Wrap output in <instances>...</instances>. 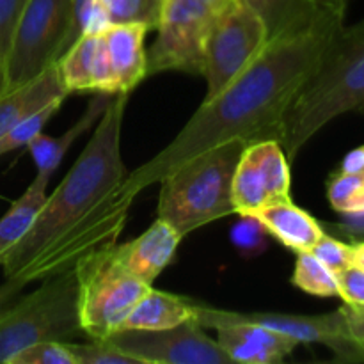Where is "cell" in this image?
Here are the masks:
<instances>
[{
    "label": "cell",
    "instance_id": "1",
    "mask_svg": "<svg viewBox=\"0 0 364 364\" xmlns=\"http://www.w3.org/2000/svg\"><path fill=\"white\" fill-rule=\"evenodd\" d=\"M343 21L329 13L306 31L270 39L224 91L201 103L162 151L127 174L121 191L135 199L192 156L228 141H279L284 112Z\"/></svg>",
    "mask_w": 364,
    "mask_h": 364
},
{
    "label": "cell",
    "instance_id": "2",
    "mask_svg": "<svg viewBox=\"0 0 364 364\" xmlns=\"http://www.w3.org/2000/svg\"><path fill=\"white\" fill-rule=\"evenodd\" d=\"M127 103V92L110 98L84 151L0 265L4 276L25 284L43 281L75 269L85 255L119 237L134 201L121 191L127 178L121 159Z\"/></svg>",
    "mask_w": 364,
    "mask_h": 364
},
{
    "label": "cell",
    "instance_id": "3",
    "mask_svg": "<svg viewBox=\"0 0 364 364\" xmlns=\"http://www.w3.org/2000/svg\"><path fill=\"white\" fill-rule=\"evenodd\" d=\"M347 112H364V20L341 25L283 116L279 142L295 160L306 142Z\"/></svg>",
    "mask_w": 364,
    "mask_h": 364
},
{
    "label": "cell",
    "instance_id": "4",
    "mask_svg": "<svg viewBox=\"0 0 364 364\" xmlns=\"http://www.w3.org/2000/svg\"><path fill=\"white\" fill-rule=\"evenodd\" d=\"M245 146L244 141H228L167 173L159 181L156 219L169 223L185 238L194 230L233 215L231 183Z\"/></svg>",
    "mask_w": 364,
    "mask_h": 364
},
{
    "label": "cell",
    "instance_id": "5",
    "mask_svg": "<svg viewBox=\"0 0 364 364\" xmlns=\"http://www.w3.org/2000/svg\"><path fill=\"white\" fill-rule=\"evenodd\" d=\"M82 333L75 270L48 276L0 315V364H11L41 341H70Z\"/></svg>",
    "mask_w": 364,
    "mask_h": 364
},
{
    "label": "cell",
    "instance_id": "6",
    "mask_svg": "<svg viewBox=\"0 0 364 364\" xmlns=\"http://www.w3.org/2000/svg\"><path fill=\"white\" fill-rule=\"evenodd\" d=\"M114 244L91 251L73 269L78 284L80 327L91 340H103L121 329L132 308L153 287L121 265Z\"/></svg>",
    "mask_w": 364,
    "mask_h": 364
},
{
    "label": "cell",
    "instance_id": "7",
    "mask_svg": "<svg viewBox=\"0 0 364 364\" xmlns=\"http://www.w3.org/2000/svg\"><path fill=\"white\" fill-rule=\"evenodd\" d=\"M71 0H27L6 57L9 91L52 68L68 48Z\"/></svg>",
    "mask_w": 364,
    "mask_h": 364
},
{
    "label": "cell",
    "instance_id": "8",
    "mask_svg": "<svg viewBox=\"0 0 364 364\" xmlns=\"http://www.w3.org/2000/svg\"><path fill=\"white\" fill-rule=\"evenodd\" d=\"M269 45L265 23L244 0H235L215 14L205 48V100L228 87Z\"/></svg>",
    "mask_w": 364,
    "mask_h": 364
},
{
    "label": "cell",
    "instance_id": "9",
    "mask_svg": "<svg viewBox=\"0 0 364 364\" xmlns=\"http://www.w3.org/2000/svg\"><path fill=\"white\" fill-rule=\"evenodd\" d=\"M215 13L201 0H164L156 39L148 50V77L164 71L201 75Z\"/></svg>",
    "mask_w": 364,
    "mask_h": 364
},
{
    "label": "cell",
    "instance_id": "10",
    "mask_svg": "<svg viewBox=\"0 0 364 364\" xmlns=\"http://www.w3.org/2000/svg\"><path fill=\"white\" fill-rule=\"evenodd\" d=\"M103 340L141 364H233L196 320L160 331L119 329Z\"/></svg>",
    "mask_w": 364,
    "mask_h": 364
},
{
    "label": "cell",
    "instance_id": "11",
    "mask_svg": "<svg viewBox=\"0 0 364 364\" xmlns=\"http://www.w3.org/2000/svg\"><path fill=\"white\" fill-rule=\"evenodd\" d=\"M194 320L210 329L217 320H240L259 323L301 343H322L334 352L338 361L347 363L354 340H350L340 309L326 315H287V313H242L212 308L194 301Z\"/></svg>",
    "mask_w": 364,
    "mask_h": 364
},
{
    "label": "cell",
    "instance_id": "12",
    "mask_svg": "<svg viewBox=\"0 0 364 364\" xmlns=\"http://www.w3.org/2000/svg\"><path fill=\"white\" fill-rule=\"evenodd\" d=\"M57 75L68 95L103 92L117 95L116 78L107 57L102 32L84 34L75 39L57 59Z\"/></svg>",
    "mask_w": 364,
    "mask_h": 364
},
{
    "label": "cell",
    "instance_id": "13",
    "mask_svg": "<svg viewBox=\"0 0 364 364\" xmlns=\"http://www.w3.org/2000/svg\"><path fill=\"white\" fill-rule=\"evenodd\" d=\"M210 329H215L217 343L233 364H276L284 361L299 347L295 340L259 323L217 320Z\"/></svg>",
    "mask_w": 364,
    "mask_h": 364
},
{
    "label": "cell",
    "instance_id": "14",
    "mask_svg": "<svg viewBox=\"0 0 364 364\" xmlns=\"http://www.w3.org/2000/svg\"><path fill=\"white\" fill-rule=\"evenodd\" d=\"M180 233L162 219H156L142 235L124 244H114V252L121 265L144 283L153 281L173 262L180 242Z\"/></svg>",
    "mask_w": 364,
    "mask_h": 364
},
{
    "label": "cell",
    "instance_id": "15",
    "mask_svg": "<svg viewBox=\"0 0 364 364\" xmlns=\"http://www.w3.org/2000/svg\"><path fill=\"white\" fill-rule=\"evenodd\" d=\"M148 32L149 28L141 23L109 25L102 32L117 95H130L148 77V52L144 46Z\"/></svg>",
    "mask_w": 364,
    "mask_h": 364
},
{
    "label": "cell",
    "instance_id": "16",
    "mask_svg": "<svg viewBox=\"0 0 364 364\" xmlns=\"http://www.w3.org/2000/svg\"><path fill=\"white\" fill-rule=\"evenodd\" d=\"M256 219L265 226L269 235L284 247L297 252L311 251L323 237V228L306 210L290 199L272 201L255 213Z\"/></svg>",
    "mask_w": 364,
    "mask_h": 364
},
{
    "label": "cell",
    "instance_id": "17",
    "mask_svg": "<svg viewBox=\"0 0 364 364\" xmlns=\"http://www.w3.org/2000/svg\"><path fill=\"white\" fill-rule=\"evenodd\" d=\"M68 95L57 75L55 64L39 77L16 89H11L0 98V137L11 130L18 121L48 105L53 100H66Z\"/></svg>",
    "mask_w": 364,
    "mask_h": 364
},
{
    "label": "cell",
    "instance_id": "18",
    "mask_svg": "<svg viewBox=\"0 0 364 364\" xmlns=\"http://www.w3.org/2000/svg\"><path fill=\"white\" fill-rule=\"evenodd\" d=\"M112 96L114 95L96 92L95 98L89 102L87 109L82 114L80 119H78L70 130L64 132L60 137H48V135H45L41 132V134L36 135V137L25 146V148L28 149V153H31L32 160H34L38 174L52 178V174L59 169L64 155H66L68 149L73 146V142L77 141L78 137H82L92 124L98 123V119L102 117L103 110L109 105Z\"/></svg>",
    "mask_w": 364,
    "mask_h": 364
},
{
    "label": "cell",
    "instance_id": "19",
    "mask_svg": "<svg viewBox=\"0 0 364 364\" xmlns=\"http://www.w3.org/2000/svg\"><path fill=\"white\" fill-rule=\"evenodd\" d=\"M187 320H194V301L151 287L132 308L121 329L160 331L180 326Z\"/></svg>",
    "mask_w": 364,
    "mask_h": 364
},
{
    "label": "cell",
    "instance_id": "20",
    "mask_svg": "<svg viewBox=\"0 0 364 364\" xmlns=\"http://www.w3.org/2000/svg\"><path fill=\"white\" fill-rule=\"evenodd\" d=\"M265 23L270 39L297 34L313 27L331 11L322 9L316 0H244ZM336 14V13H333Z\"/></svg>",
    "mask_w": 364,
    "mask_h": 364
},
{
    "label": "cell",
    "instance_id": "21",
    "mask_svg": "<svg viewBox=\"0 0 364 364\" xmlns=\"http://www.w3.org/2000/svg\"><path fill=\"white\" fill-rule=\"evenodd\" d=\"M48 183L50 176L36 174L32 183L25 188L23 194L11 205L6 215L0 219V265L34 224L43 203L46 201V196H48L46 194Z\"/></svg>",
    "mask_w": 364,
    "mask_h": 364
},
{
    "label": "cell",
    "instance_id": "22",
    "mask_svg": "<svg viewBox=\"0 0 364 364\" xmlns=\"http://www.w3.org/2000/svg\"><path fill=\"white\" fill-rule=\"evenodd\" d=\"M291 283L315 297H340L336 272L323 265L311 251L297 252Z\"/></svg>",
    "mask_w": 364,
    "mask_h": 364
},
{
    "label": "cell",
    "instance_id": "23",
    "mask_svg": "<svg viewBox=\"0 0 364 364\" xmlns=\"http://www.w3.org/2000/svg\"><path fill=\"white\" fill-rule=\"evenodd\" d=\"M110 25L141 23L156 28L164 0H100Z\"/></svg>",
    "mask_w": 364,
    "mask_h": 364
},
{
    "label": "cell",
    "instance_id": "24",
    "mask_svg": "<svg viewBox=\"0 0 364 364\" xmlns=\"http://www.w3.org/2000/svg\"><path fill=\"white\" fill-rule=\"evenodd\" d=\"M327 198L341 215L364 213V176L340 171L327 183Z\"/></svg>",
    "mask_w": 364,
    "mask_h": 364
},
{
    "label": "cell",
    "instance_id": "25",
    "mask_svg": "<svg viewBox=\"0 0 364 364\" xmlns=\"http://www.w3.org/2000/svg\"><path fill=\"white\" fill-rule=\"evenodd\" d=\"M63 102V98L53 100L48 105L41 107L39 110H36V112L28 114V116L23 117L21 121H18L7 134H4L2 137H0V156L21 148V146H27L36 135L41 134L43 128H45L46 123L50 121V117L60 109Z\"/></svg>",
    "mask_w": 364,
    "mask_h": 364
},
{
    "label": "cell",
    "instance_id": "26",
    "mask_svg": "<svg viewBox=\"0 0 364 364\" xmlns=\"http://www.w3.org/2000/svg\"><path fill=\"white\" fill-rule=\"evenodd\" d=\"M109 25V18H107L105 9H103L100 0H71V23L68 46L84 34H100Z\"/></svg>",
    "mask_w": 364,
    "mask_h": 364
},
{
    "label": "cell",
    "instance_id": "27",
    "mask_svg": "<svg viewBox=\"0 0 364 364\" xmlns=\"http://www.w3.org/2000/svg\"><path fill=\"white\" fill-rule=\"evenodd\" d=\"M231 242L245 258H255L269 247V231L255 215H238V223L231 228Z\"/></svg>",
    "mask_w": 364,
    "mask_h": 364
},
{
    "label": "cell",
    "instance_id": "28",
    "mask_svg": "<svg viewBox=\"0 0 364 364\" xmlns=\"http://www.w3.org/2000/svg\"><path fill=\"white\" fill-rule=\"evenodd\" d=\"M77 364H141L134 355L119 350L105 340H91L89 343L66 341Z\"/></svg>",
    "mask_w": 364,
    "mask_h": 364
},
{
    "label": "cell",
    "instance_id": "29",
    "mask_svg": "<svg viewBox=\"0 0 364 364\" xmlns=\"http://www.w3.org/2000/svg\"><path fill=\"white\" fill-rule=\"evenodd\" d=\"M11 364H77L66 341H41L25 348Z\"/></svg>",
    "mask_w": 364,
    "mask_h": 364
},
{
    "label": "cell",
    "instance_id": "30",
    "mask_svg": "<svg viewBox=\"0 0 364 364\" xmlns=\"http://www.w3.org/2000/svg\"><path fill=\"white\" fill-rule=\"evenodd\" d=\"M311 252L336 274L354 265V244H345L327 233H323V237L316 242Z\"/></svg>",
    "mask_w": 364,
    "mask_h": 364
},
{
    "label": "cell",
    "instance_id": "31",
    "mask_svg": "<svg viewBox=\"0 0 364 364\" xmlns=\"http://www.w3.org/2000/svg\"><path fill=\"white\" fill-rule=\"evenodd\" d=\"M27 0H0V59L6 63L14 31Z\"/></svg>",
    "mask_w": 364,
    "mask_h": 364
},
{
    "label": "cell",
    "instance_id": "32",
    "mask_svg": "<svg viewBox=\"0 0 364 364\" xmlns=\"http://www.w3.org/2000/svg\"><path fill=\"white\" fill-rule=\"evenodd\" d=\"M340 297L343 302H363L364 304V269L350 265L336 274Z\"/></svg>",
    "mask_w": 364,
    "mask_h": 364
},
{
    "label": "cell",
    "instance_id": "33",
    "mask_svg": "<svg viewBox=\"0 0 364 364\" xmlns=\"http://www.w3.org/2000/svg\"><path fill=\"white\" fill-rule=\"evenodd\" d=\"M350 340L364 341V304L363 302H343L340 308Z\"/></svg>",
    "mask_w": 364,
    "mask_h": 364
},
{
    "label": "cell",
    "instance_id": "34",
    "mask_svg": "<svg viewBox=\"0 0 364 364\" xmlns=\"http://www.w3.org/2000/svg\"><path fill=\"white\" fill-rule=\"evenodd\" d=\"M27 284L16 277H6L2 284H0V315L6 313L18 299L21 297V291Z\"/></svg>",
    "mask_w": 364,
    "mask_h": 364
},
{
    "label": "cell",
    "instance_id": "35",
    "mask_svg": "<svg viewBox=\"0 0 364 364\" xmlns=\"http://www.w3.org/2000/svg\"><path fill=\"white\" fill-rule=\"evenodd\" d=\"M341 173L363 174L364 176V146L352 149L341 162Z\"/></svg>",
    "mask_w": 364,
    "mask_h": 364
},
{
    "label": "cell",
    "instance_id": "36",
    "mask_svg": "<svg viewBox=\"0 0 364 364\" xmlns=\"http://www.w3.org/2000/svg\"><path fill=\"white\" fill-rule=\"evenodd\" d=\"M348 2H350V0H316V4H318L322 9L331 11V13H336L340 14V16H345Z\"/></svg>",
    "mask_w": 364,
    "mask_h": 364
},
{
    "label": "cell",
    "instance_id": "37",
    "mask_svg": "<svg viewBox=\"0 0 364 364\" xmlns=\"http://www.w3.org/2000/svg\"><path fill=\"white\" fill-rule=\"evenodd\" d=\"M350 363H364V341H354V345H352Z\"/></svg>",
    "mask_w": 364,
    "mask_h": 364
},
{
    "label": "cell",
    "instance_id": "38",
    "mask_svg": "<svg viewBox=\"0 0 364 364\" xmlns=\"http://www.w3.org/2000/svg\"><path fill=\"white\" fill-rule=\"evenodd\" d=\"M201 2L206 4V6H208L210 9L217 14V13H220V11L226 9V7L230 6V4H233L235 0H201Z\"/></svg>",
    "mask_w": 364,
    "mask_h": 364
},
{
    "label": "cell",
    "instance_id": "39",
    "mask_svg": "<svg viewBox=\"0 0 364 364\" xmlns=\"http://www.w3.org/2000/svg\"><path fill=\"white\" fill-rule=\"evenodd\" d=\"M9 91V80H7V70L6 63L0 59V98Z\"/></svg>",
    "mask_w": 364,
    "mask_h": 364
},
{
    "label": "cell",
    "instance_id": "40",
    "mask_svg": "<svg viewBox=\"0 0 364 364\" xmlns=\"http://www.w3.org/2000/svg\"><path fill=\"white\" fill-rule=\"evenodd\" d=\"M354 265L364 269V240L354 244Z\"/></svg>",
    "mask_w": 364,
    "mask_h": 364
}]
</instances>
